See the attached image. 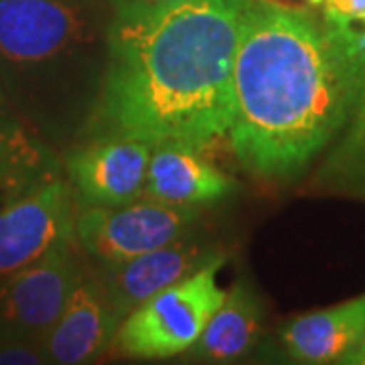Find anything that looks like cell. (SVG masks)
<instances>
[{"label":"cell","instance_id":"cell-13","mask_svg":"<svg viewBox=\"0 0 365 365\" xmlns=\"http://www.w3.org/2000/svg\"><path fill=\"white\" fill-rule=\"evenodd\" d=\"M264 309L246 280L235 282L211 314L189 353L207 364H230L248 355L260 339Z\"/></svg>","mask_w":365,"mask_h":365},{"label":"cell","instance_id":"cell-6","mask_svg":"<svg viewBox=\"0 0 365 365\" xmlns=\"http://www.w3.org/2000/svg\"><path fill=\"white\" fill-rule=\"evenodd\" d=\"M83 272L71 240L0 280V339L39 341L57 321Z\"/></svg>","mask_w":365,"mask_h":365},{"label":"cell","instance_id":"cell-2","mask_svg":"<svg viewBox=\"0 0 365 365\" xmlns=\"http://www.w3.org/2000/svg\"><path fill=\"white\" fill-rule=\"evenodd\" d=\"M357 78L304 9L252 0L234 59L230 144L264 181L290 182L321 157L357 98Z\"/></svg>","mask_w":365,"mask_h":365},{"label":"cell","instance_id":"cell-1","mask_svg":"<svg viewBox=\"0 0 365 365\" xmlns=\"http://www.w3.org/2000/svg\"><path fill=\"white\" fill-rule=\"evenodd\" d=\"M252 0H182L112 16L91 136L189 144L205 150L230 134L234 59Z\"/></svg>","mask_w":365,"mask_h":365},{"label":"cell","instance_id":"cell-16","mask_svg":"<svg viewBox=\"0 0 365 365\" xmlns=\"http://www.w3.org/2000/svg\"><path fill=\"white\" fill-rule=\"evenodd\" d=\"M49 364L43 343L25 339H0V365Z\"/></svg>","mask_w":365,"mask_h":365},{"label":"cell","instance_id":"cell-14","mask_svg":"<svg viewBox=\"0 0 365 365\" xmlns=\"http://www.w3.org/2000/svg\"><path fill=\"white\" fill-rule=\"evenodd\" d=\"M61 177L51 146L19 118L0 114V207Z\"/></svg>","mask_w":365,"mask_h":365},{"label":"cell","instance_id":"cell-18","mask_svg":"<svg viewBox=\"0 0 365 365\" xmlns=\"http://www.w3.org/2000/svg\"><path fill=\"white\" fill-rule=\"evenodd\" d=\"M177 2H182V0H108L114 16H134V14L155 13V11H160V9L177 4Z\"/></svg>","mask_w":365,"mask_h":365},{"label":"cell","instance_id":"cell-22","mask_svg":"<svg viewBox=\"0 0 365 365\" xmlns=\"http://www.w3.org/2000/svg\"><path fill=\"white\" fill-rule=\"evenodd\" d=\"M4 102V93H2V88H0V104Z\"/></svg>","mask_w":365,"mask_h":365},{"label":"cell","instance_id":"cell-15","mask_svg":"<svg viewBox=\"0 0 365 365\" xmlns=\"http://www.w3.org/2000/svg\"><path fill=\"white\" fill-rule=\"evenodd\" d=\"M314 182L327 191L365 199V86L335 140L327 148Z\"/></svg>","mask_w":365,"mask_h":365},{"label":"cell","instance_id":"cell-17","mask_svg":"<svg viewBox=\"0 0 365 365\" xmlns=\"http://www.w3.org/2000/svg\"><path fill=\"white\" fill-rule=\"evenodd\" d=\"M325 23L365 21V0H325Z\"/></svg>","mask_w":365,"mask_h":365},{"label":"cell","instance_id":"cell-12","mask_svg":"<svg viewBox=\"0 0 365 365\" xmlns=\"http://www.w3.org/2000/svg\"><path fill=\"white\" fill-rule=\"evenodd\" d=\"M365 333V294L325 311L300 314L284 325L280 339L299 364H341Z\"/></svg>","mask_w":365,"mask_h":365},{"label":"cell","instance_id":"cell-11","mask_svg":"<svg viewBox=\"0 0 365 365\" xmlns=\"http://www.w3.org/2000/svg\"><path fill=\"white\" fill-rule=\"evenodd\" d=\"M237 189L203 150L181 143L155 144L150 150L143 197L169 205L199 207L222 201Z\"/></svg>","mask_w":365,"mask_h":365},{"label":"cell","instance_id":"cell-19","mask_svg":"<svg viewBox=\"0 0 365 365\" xmlns=\"http://www.w3.org/2000/svg\"><path fill=\"white\" fill-rule=\"evenodd\" d=\"M341 364H351V365H365V333L364 337L359 339V343L355 345V349H353Z\"/></svg>","mask_w":365,"mask_h":365},{"label":"cell","instance_id":"cell-10","mask_svg":"<svg viewBox=\"0 0 365 365\" xmlns=\"http://www.w3.org/2000/svg\"><path fill=\"white\" fill-rule=\"evenodd\" d=\"M120 323L122 317L112 307L98 276L83 270L63 311L43 337L47 361L59 365L96 361L112 345Z\"/></svg>","mask_w":365,"mask_h":365},{"label":"cell","instance_id":"cell-4","mask_svg":"<svg viewBox=\"0 0 365 365\" xmlns=\"http://www.w3.org/2000/svg\"><path fill=\"white\" fill-rule=\"evenodd\" d=\"M223 264L225 258L215 254L187 278L138 304L122 319L112 347L136 359H169L189 351L225 299L217 284Z\"/></svg>","mask_w":365,"mask_h":365},{"label":"cell","instance_id":"cell-9","mask_svg":"<svg viewBox=\"0 0 365 365\" xmlns=\"http://www.w3.org/2000/svg\"><path fill=\"white\" fill-rule=\"evenodd\" d=\"M215 254H220V250L211 248L203 237L191 230L179 240L144 252L130 260L100 264L96 276L104 287L112 307L124 319L144 300L187 278Z\"/></svg>","mask_w":365,"mask_h":365},{"label":"cell","instance_id":"cell-5","mask_svg":"<svg viewBox=\"0 0 365 365\" xmlns=\"http://www.w3.org/2000/svg\"><path fill=\"white\" fill-rule=\"evenodd\" d=\"M197 222L199 207H181L138 197L118 207L88 205L81 209L73 235L98 264H114L179 240Z\"/></svg>","mask_w":365,"mask_h":365},{"label":"cell","instance_id":"cell-3","mask_svg":"<svg viewBox=\"0 0 365 365\" xmlns=\"http://www.w3.org/2000/svg\"><path fill=\"white\" fill-rule=\"evenodd\" d=\"M106 33L88 0H0V59L16 69L90 63Z\"/></svg>","mask_w":365,"mask_h":365},{"label":"cell","instance_id":"cell-21","mask_svg":"<svg viewBox=\"0 0 365 365\" xmlns=\"http://www.w3.org/2000/svg\"><path fill=\"white\" fill-rule=\"evenodd\" d=\"M307 2H309L311 6H321V4H323L325 0H307Z\"/></svg>","mask_w":365,"mask_h":365},{"label":"cell","instance_id":"cell-8","mask_svg":"<svg viewBox=\"0 0 365 365\" xmlns=\"http://www.w3.org/2000/svg\"><path fill=\"white\" fill-rule=\"evenodd\" d=\"M153 146L126 136H93L66 157L67 181L86 205L118 207L143 197Z\"/></svg>","mask_w":365,"mask_h":365},{"label":"cell","instance_id":"cell-7","mask_svg":"<svg viewBox=\"0 0 365 365\" xmlns=\"http://www.w3.org/2000/svg\"><path fill=\"white\" fill-rule=\"evenodd\" d=\"M76 217L73 189L61 177L0 207V280L73 240Z\"/></svg>","mask_w":365,"mask_h":365},{"label":"cell","instance_id":"cell-20","mask_svg":"<svg viewBox=\"0 0 365 365\" xmlns=\"http://www.w3.org/2000/svg\"><path fill=\"white\" fill-rule=\"evenodd\" d=\"M364 86H365V67H364V71H361V76H359V90H361ZM357 93H359V91H357Z\"/></svg>","mask_w":365,"mask_h":365}]
</instances>
